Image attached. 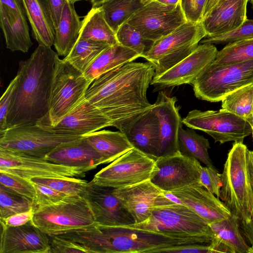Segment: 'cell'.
I'll return each instance as SVG.
<instances>
[{"label":"cell","mask_w":253,"mask_h":253,"mask_svg":"<svg viewBox=\"0 0 253 253\" xmlns=\"http://www.w3.org/2000/svg\"><path fill=\"white\" fill-rule=\"evenodd\" d=\"M253 59V38L236 41L227 44L218 51L213 63L228 65Z\"/></svg>","instance_id":"obj_37"},{"label":"cell","mask_w":253,"mask_h":253,"mask_svg":"<svg viewBox=\"0 0 253 253\" xmlns=\"http://www.w3.org/2000/svg\"><path fill=\"white\" fill-rule=\"evenodd\" d=\"M0 171L29 179L34 177H83L85 172L78 168L67 167L36 158L17 155L0 148Z\"/></svg>","instance_id":"obj_15"},{"label":"cell","mask_w":253,"mask_h":253,"mask_svg":"<svg viewBox=\"0 0 253 253\" xmlns=\"http://www.w3.org/2000/svg\"><path fill=\"white\" fill-rule=\"evenodd\" d=\"M139 57L137 52L118 43L104 50L83 74L91 83L103 74Z\"/></svg>","instance_id":"obj_31"},{"label":"cell","mask_w":253,"mask_h":253,"mask_svg":"<svg viewBox=\"0 0 253 253\" xmlns=\"http://www.w3.org/2000/svg\"><path fill=\"white\" fill-rule=\"evenodd\" d=\"M106 0H90V1L92 4V7H96L99 6Z\"/></svg>","instance_id":"obj_55"},{"label":"cell","mask_w":253,"mask_h":253,"mask_svg":"<svg viewBox=\"0 0 253 253\" xmlns=\"http://www.w3.org/2000/svg\"><path fill=\"white\" fill-rule=\"evenodd\" d=\"M221 109L253 124V84L240 88L224 96Z\"/></svg>","instance_id":"obj_36"},{"label":"cell","mask_w":253,"mask_h":253,"mask_svg":"<svg viewBox=\"0 0 253 253\" xmlns=\"http://www.w3.org/2000/svg\"><path fill=\"white\" fill-rule=\"evenodd\" d=\"M57 55L51 47L39 45L28 59L19 62L17 83L7 117V129L36 125L46 116Z\"/></svg>","instance_id":"obj_3"},{"label":"cell","mask_w":253,"mask_h":253,"mask_svg":"<svg viewBox=\"0 0 253 253\" xmlns=\"http://www.w3.org/2000/svg\"><path fill=\"white\" fill-rule=\"evenodd\" d=\"M83 136L57 134L37 124L18 126L0 132V148L19 155L43 158L59 145Z\"/></svg>","instance_id":"obj_10"},{"label":"cell","mask_w":253,"mask_h":253,"mask_svg":"<svg viewBox=\"0 0 253 253\" xmlns=\"http://www.w3.org/2000/svg\"><path fill=\"white\" fill-rule=\"evenodd\" d=\"M118 43L130 48L142 57L152 47L154 42L144 38L134 26L125 22L116 33Z\"/></svg>","instance_id":"obj_39"},{"label":"cell","mask_w":253,"mask_h":253,"mask_svg":"<svg viewBox=\"0 0 253 253\" xmlns=\"http://www.w3.org/2000/svg\"><path fill=\"white\" fill-rule=\"evenodd\" d=\"M49 5L55 29L57 27L66 0H46Z\"/></svg>","instance_id":"obj_50"},{"label":"cell","mask_w":253,"mask_h":253,"mask_svg":"<svg viewBox=\"0 0 253 253\" xmlns=\"http://www.w3.org/2000/svg\"><path fill=\"white\" fill-rule=\"evenodd\" d=\"M155 69L149 62H129L93 81L85 98L116 127L126 119L151 106L147 91Z\"/></svg>","instance_id":"obj_1"},{"label":"cell","mask_w":253,"mask_h":253,"mask_svg":"<svg viewBox=\"0 0 253 253\" xmlns=\"http://www.w3.org/2000/svg\"><path fill=\"white\" fill-rule=\"evenodd\" d=\"M158 170L156 160L133 148L101 169L93 180L119 188L149 180Z\"/></svg>","instance_id":"obj_11"},{"label":"cell","mask_w":253,"mask_h":253,"mask_svg":"<svg viewBox=\"0 0 253 253\" xmlns=\"http://www.w3.org/2000/svg\"><path fill=\"white\" fill-rule=\"evenodd\" d=\"M35 209L33 200L0 185V219Z\"/></svg>","instance_id":"obj_38"},{"label":"cell","mask_w":253,"mask_h":253,"mask_svg":"<svg viewBox=\"0 0 253 253\" xmlns=\"http://www.w3.org/2000/svg\"><path fill=\"white\" fill-rule=\"evenodd\" d=\"M17 75L10 82L0 100V132L7 129V117L11 99L17 83Z\"/></svg>","instance_id":"obj_46"},{"label":"cell","mask_w":253,"mask_h":253,"mask_svg":"<svg viewBox=\"0 0 253 253\" xmlns=\"http://www.w3.org/2000/svg\"><path fill=\"white\" fill-rule=\"evenodd\" d=\"M149 40L155 42L170 33L187 22L177 5H166L156 0H149L127 21Z\"/></svg>","instance_id":"obj_13"},{"label":"cell","mask_w":253,"mask_h":253,"mask_svg":"<svg viewBox=\"0 0 253 253\" xmlns=\"http://www.w3.org/2000/svg\"><path fill=\"white\" fill-rule=\"evenodd\" d=\"M206 36L202 22L187 21L155 41L151 49L141 57L153 66L154 77H156L190 54Z\"/></svg>","instance_id":"obj_7"},{"label":"cell","mask_w":253,"mask_h":253,"mask_svg":"<svg viewBox=\"0 0 253 253\" xmlns=\"http://www.w3.org/2000/svg\"><path fill=\"white\" fill-rule=\"evenodd\" d=\"M0 26L7 48L11 51H28L33 43L25 14L0 10Z\"/></svg>","instance_id":"obj_29"},{"label":"cell","mask_w":253,"mask_h":253,"mask_svg":"<svg viewBox=\"0 0 253 253\" xmlns=\"http://www.w3.org/2000/svg\"><path fill=\"white\" fill-rule=\"evenodd\" d=\"M160 3L166 5H177L180 3V0H156Z\"/></svg>","instance_id":"obj_54"},{"label":"cell","mask_w":253,"mask_h":253,"mask_svg":"<svg viewBox=\"0 0 253 253\" xmlns=\"http://www.w3.org/2000/svg\"><path fill=\"white\" fill-rule=\"evenodd\" d=\"M239 226L246 240L249 243L251 246H253V210L250 220L246 223H239Z\"/></svg>","instance_id":"obj_51"},{"label":"cell","mask_w":253,"mask_h":253,"mask_svg":"<svg viewBox=\"0 0 253 253\" xmlns=\"http://www.w3.org/2000/svg\"><path fill=\"white\" fill-rule=\"evenodd\" d=\"M145 0H107L101 5L104 18L116 33L120 27L128 20L146 2Z\"/></svg>","instance_id":"obj_34"},{"label":"cell","mask_w":253,"mask_h":253,"mask_svg":"<svg viewBox=\"0 0 253 253\" xmlns=\"http://www.w3.org/2000/svg\"><path fill=\"white\" fill-rule=\"evenodd\" d=\"M91 83L83 73L57 54L55 57L48 113L38 123L55 126L84 97Z\"/></svg>","instance_id":"obj_6"},{"label":"cell","mask_w":253,"mask_h":253,"mask_svg":"<svg viewBox=\"0 0 253 253\" xmlns=\"http://www.w3.org/2000/svg\"><path fill=\"white\" fill-rule=\"evenodd\" d=\"M252 129H253V130H252V135H253V125H252Z\"/></svg>","instance_id":"obj_58"},{"label":"cell","mask_w":253,"mask_h":253,"mask_svg":"<svg viewBox=\"0 0 253 253\" xmlns=\"http://www.w3.org/2000/svg\"><path fill=\"white\" fill-rule=\"evenodd\" d=\"M249 0H218L202 24L205 38L218 37L239 27L247 19Z\"/></svg>","instance_id":"obj_22"},{"label":"cell","mask_w":253,"mask_h":253,"mask_svg":"<svg viewBox=\"0 0 253 253\" xmlns=\"http://www.w3.org/2000/svg\"><path fill=\"white\" fill-rule=\"evenodd\" d=\"M37 125L54 133L84 136L111 126L108 119L85 97L55 126L37 123Z\"/></svg>","instance_id":"obj_19"},{"label":"cell","mask_w":253,"mask_h":253,"mask_svg":"<svg viewBox=\"0 0 253 253\" xmlns=\"http://www.w3.org/2000/svg\"><path fill=\"white\" fill-rule=\"evenodd\" d=\"M80 39L108 43H118L116 33L106 21L100 6L92 7L81 21Z\"/></svg>","instance_id":"obj_32"},{"label":"cell","mask_w":253,"mask_h":253,"mask_svg":"<svg viewBox=\"0 0 253 253\" xmlns=\"http://www.w3.org/2000/svg\"><path fill=\"white\" fill-rule=\"evenodd\" d=\"M116 127L124 134L133 148L155 160L160 157L158 119L153 104L124 120Z\"/></svg>","instance_id":"obj_17"},{"label":"cell","mask_w":253,"mask_h":253,"mask_svg":"<svg viewBox=\"0 0 253 253\" xmlns=\"http://www.w3.org/2000/svg\"><path fill=\"white\" fill-rule=\"evenodd\" d=\"M212 253L209 244H192L173 246L159 250L157 253Z\"/></svg>","instance_id":"obj_47"},{"label":"cell","mask_w":253,"mask_h":253,"mask_svg":"<svg viewBox=\"0 0 253 253\" xmlns=\"http://www.w3.org/2000/svg\"><path fill=\"white\" fill-rule=\"evenodd\" d=\"M218 0H208L203 15V19L210 12Z\"/></svg>","instance_id":"obj_53"},{"label":"cell","mask_w":253,"mask_h":253,"mask_svg":"<svg viewBox=\"0 0 253 253\" xmlns=\"http://www.w3.org/2000/svg\"><path fill=\"white\" fill-rule=\"evenodd\" d=\"M247 166L248 178L253 195V151L249 149L247 152Z\"/></svg>","instance_id":"obj_52"},{"label":"cell","mask_w":253,"mask_h":253,"mask_svg":"<svg viewBox=\"0 0 253 253\" xmlns=\"http://www.w3.org/2000/svg\"><path fill=\"white\" fill-rule=\"evenodd\" d=\"M208 0H180V5L187 22L201 23Z\"/></svg>","instance_id":"obj_44"},{"label":"cell","mask_w":253,"mask_h":253,"mask_svg":"<svg viewBox=\"0 0 253 253\" xmlns=\"http://www.w3.org/2000/svg\"><path fill=\"white\" fill-rule=\"evenodd\" d=\"M72 3H74L75 2L82 0H70Z\"/></svg>","instance_id":"obj_56"},{"label":"cell","mask_w":253,"mask_h":253,"mask_svg":"<svg viewBox=\"0 0 253 253\" xmlns=\"http://www.w3.org/2000/svg\"><path fill=\"white\" fill-rule=\"evenodd\" d=\"M114 188L87 182L82 196L87 203L97 224L120 226L134 223L131 215L113 193Z\"/></svg>","instance_id":"obj_16"},{"label":"cell","mask_w":253,"mask_h":253,"mask_svg":"<svg viewBox=\"0 0 253 253\" xmlns=\"http://www.w3.org/2000/svg\"><path fill=\"white\" fill-rule=\"evenodd\" d=\"M253 38V19H247L237 29L222 35L202 40L201 44H228L236 41Z\"/></svg>","instance_id":"obj_42"},{"label":"cell","mask_w":253,"mask_h":253,"mask_svg":"<svg viewBox=\"0 0 253 253\" xmlns=\"http://www.w3.org/2000/svg\"><path fill=\"white\" fill-rule=\"evenodd\" d=\"M123 226L182 237L203 238L211 241L213 238L209 224L193 210L182 204L153 206L146 220Z\"/></svg>","instance_id":"obj_5"},{"label":"cell","mask_w":253,"mask_h":253,"mask_svg":"<svg viewBox=\"0 0 253 253\" xmlns=\"http://www.w3.org/2000/svg\"><path fill=\"white\" fill-rule=\"evenodd\" d=\"M0 10L25 14L21 0H0Z\"/></svg>","instance_id":"obj_49"},{"label":"cell","mask_w":253,"mask_h":253,"mask_svg":"<svg viewBox=\"0 0 253 253\" xmlns=\"http://www.w3.org/2000/svg\"><path fill=\"white\" fill-rule=\"evenodd\" d=\"M81 21L70 0H66L60 21L55 29L53 45L58 55L66 56L77 42Z\"/></svg>","instance_id":"obj_30"},{"label":"cell","mask_w":253,"mask_h":253,"mask_svg":"<svg viewBox=\"0 0 253 253\" xmlns=\"http://www.w3.org/2000/svg\"><path fill=\"white\" fill-rule=\"evenodd\" d=\"M249 1L251 3L252 7L253 8V0H249Z\"/></svg>","instance_id":"obj_57"},{"label":"cell","mask_w":253,"mask_h":253,"mask_svg":"<svg viewBox=\"0 0 253 253\" xmlns=\"http://www.w3.org/2000/svg\"><path fill=\"white\" fill-rule=\"evenodd\" d=\"M83 137L102 156L105 164L112 162L133 148L120 130H97L85 134Z\"/></svg>","instance_id":"obj_28"},{"label":"cell","mask_w":253,"mask_h":253,"mask_svg":"<svg viewBox=\"0 0 253 253\" xmlns=\"http://www.w3.org/2000/svg\"><path fill=\"white\" fill-rule=\"evenodd\" d=\"M34 209L25 212L15 214L6 218L0 219V223L7 226L15 227L24 225L32 220Z\"/></svg>","instance_id":"obj_48"},{"label":"cell","mask_w":253,"mask_h":253,"mask_svg":"<svg viewBox=\"0 0 253 253\" xmlns=\"http://www.w3.org/2000/svg\"><path fill=\"white\" fill-rule=\"evenodd\" d=\"M158 170L150 181L159 189L171 192L185 187L201 184L200 162L185 157L179 152L156 160Z\"/></svg>","instance_id":"obj_14"},{"label":"cell","mask_w":253,"mask_h":253,"mask_svg":"<svg viewBox=\"0 0 253 253\" xmlns=\"http://www.w3.org/2000/svg\"></svg>","instance_id":"obj_59"},{"label":"cell","mask_w":253,"mask_h":253,"mask_svg":"<svg viewBox=\"0 0 253 253\" xmlns=\"http://www.w3.org/2000/svg\"><path fill=\"white\" fill-rule=\"evenodd\" d=\"M209 224L226 219L232 213L225 204L202 184L170 192Z\"/></svg>","instance_id":"obj_23"},{"label":"cell","mask_w":253,"mask_h":253,"mask_svg":"<svg viewBox=\"0 0 253 253\" xmlns=\"http://www.w3.org/2000/svg\"><path fill=\"white\" fill-rule=\"evenodd\" d=\"M56 236L72 243L83 253H154L162 249L192 244H209L203 238L182 237L123 226L97 223L70 230Z\"/></svg>","instance_id":"obj_2"},{"label":"cell","mask_w":253,"mask_h":253,"mask_svg":"<svg viewBox=\"0 0 253 253\" xmlns=\"http://www.w3.org/2000/svg\"><path fill=\"white\" fill-rule=\"evenodd\" d=\"M189 128L200 130L220 144L243 142L252 133V126L246 120L222 109L202 111L194 109L182 120Z\"/></svg>","instance_id":"obj_12"},{"label":"cell","mask_w":253,"mask_h":253,"mask_svg":"<svg viewBox=\"0 0 253 253\" xmlns=\"http://www.w3.org/2000/svg\"><path fill=\"white\" fill-rule=\"evenodd\" d=\"M213 238L209 244L212 253H248L250 246L241 233L238 219L227 218L209 224Z\"/></svg>","instance_id":"obj_26"},{"label":"cell","mask_w":253,"mask_h":253,"mask_svg":"<svg viewBox=\"0 0 253 253\" xmlns=\"http://www.w3.org/2000/svg\"><path fill=\"white\" fill-rule=\"evenodd\" d=\"M251 84L253 59L222 65L212 62L197 77L192 85L197 98L217 102L227 94Z\"/></svg>","instance_id":"obj_8"},{"label":"cell","mask_w":253,"mask_h":253,"mask_svg":"<svg viewBox=\"0 0 253 253\" xmlns=\"http://www.w3.org/2000/svg\"><path fill=\"white\" fill-rule=\"evenodd\" d=\"M33 183L45 185L69 196L83 194L87 181L74 177H34L29 179Z\"/></svg>","instance_id":"obj_40"},{"label":"cell","mask_w":253,"mask_h":253,"mask_svg":"<svg viewBox=\"0 0 253 253\" xmlns=\"http://www.w3.org/2000/svg\"><path fill=\"white\" fill-rule=\"evenodd\" d=\"M32 29L33 36L39 45H53L55 27L46 0H21Z\"/></svg>","instance_id":"obj_27"},{"label":"cell","mask_w":253,"mask_h":253,"mask_svg":"<svg viewBox=\"0 0 253 253\" xmlns=\"http://www.w3.org/2000/svg\"><path fill=\"white\" fill-rule=\"evenodd\" d=\"M33 223L48 235H55L97 223L84 199L69 196L51 206L35 209Z\"/></svg>","instance_id":"obj_9"},{"label":"cell","mask_w":253,"mask_h":253,"mask_svg":"<svg viewBox=\"0 0 253 253\" xmlns=\"http://www.w3.org/2000/svg\"><path fill=\"white\" fill-rule=\"evenodd\" d=\"M176 98L165 92H159L153 107L157 117L160 142V157L173 155L178 151V133L182 126Z\"/></svg>","instance_id":"obj_21"},{"label":"cell","mask_w":253,"mask_h":253,"mask_svg":"<svg viewBox=\"0 0 253 253\" xmlns=\"http://www.w3.org/2000/svg\"><path fill=\"white\" fill-rule=\"evenodd\" d=\"M162 190L150 180L133 185L114 188L113 193L133 217L134 223L146 220Z\"/></svg>","instance_id":"obj_25"},{"label":"cell","mask_w":253,"mask_h":253,"mask_svg":"<svg viewBox=\"0 0 253 253\" xmlns=\"http://www.w3.org/2000/svg\"><path fill=\"white\" fill-rule=\"evenodd\" d=\"M33 183L36 192L35 209L52 205L69 197L64 193L45 185L35 183Z\"/></svg>","instance_id":"obj_43"},{"label":"cell","mask_w":253,"mask_h":253,"mask_svg":"<svg viewBox=\"0 0 253 253\" xmlns=\"http://www.w3.org/2000/svg\"><path fill=\"white\" fill-rule=\"evenodd\" d=\"M178 149L182 155L195 159L206 166L214 167L208 150L210 148L209 140L197 133L194 129H184L180 126L178 133Z\"/></svg>","instance_id":"obj_33"},{"label":"cell","mask_w":253,"mask_h":253,"mask_svg":"<svg viewBox=\"0 0 253 253\" xmlns=\"http://www.w3.org/2000/svg\"><path fill=\"white\" fill-rule=\"evenodd\" d=\"M248 149L243 142H234L221 174L219 198L239 223L249 222L253 210V195L247 172Z\"/></svg>","instance_id":"obj_4"},{"label":"cell","mask_w":253,"mask_h":253,"mask_svg":"<svg viewBox=\"0 0 253 253\" xmlns=\"http://www.w3.org/2000/svg\"><path fill=\"white\" fill-rule=\"evenodd\" d=\"M0 184L35 202L36 192L34 184L29 180L11 173L0 171Z\"/></svg>","instance_id":"obj_41"},{"label":"cell","mask_w":253,"mask_h":253,"mask_svg":"<svg viewBox=\"0 0 253 253\" xmlns=\"http://www.w3.org/2000/svg\"><path fill=\"white\" fill-rule=\"evenodd\" d=\"M214 44H199L188 56L161 75L153 77L151 84L159 88L192 84L200 74L215 59Z\"/></svg>","instance_id":"obj_18"},{"label":"cell","mask_w":253,"mask_h":253,"mask_svg":"<svg viewBox=\"0 0 253 253\" xmlns=\"http://www.w3.org/2000/svg\"><path fill=\"white\" fill-rule=\"evenodd\" d=\"M0 224V253H49V236L32 220L15 227Z\"/></svg>","instance_id":"obj_20"},{"label":"cell","mask_w":253,"mask_h":253,"mask_svg":"<svg viewBox=\"0 0 253 253\" xmlns=\"http://www.w3.org/2000/svg\"><path fill=\"white\" fill-rule=\"evenodd\" d=\"M110 46L105 42L79 38L63 60L84 73L93 61Z\"/></svg>","instance_id":"obj_35"},{"label":"cell","mask_w":253,"mask_h":253,"mask_svg":"<svg viewBox=\"0 0 253 253\" xmlns=\"http://www.w3.org/2000/svg\"><path fill=\"white\" fill-rule=\"evenodd\" d=\"M201 184L209 191L219 198L221 186V174L214 167H201L200 171Z\"/></svg>","instance_id":"obj_45"},{"label":"cell","mask_w":253,"mask_h":253,"mask_svg":"<svg viewBox=\"0 0 253 253\" xmlns=\"http://www.w3.org/2000/svg\"><path fill=\"white\" fill-rule=\"evenodd\" d=\"M43 159L54 164L79 168L84 172L105 164L102 156L83 136L59 145Z\"/></svg>","instance_id":"obj_24"}]
</instances>
